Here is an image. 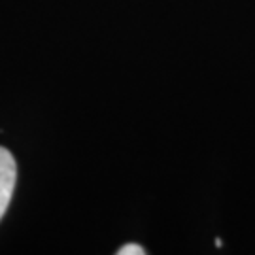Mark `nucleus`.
Returning <instances> with one entry per match:
<instances>
[{
  "label": "nucleus",
  "mask_w": 255,
  "mask_h": 255,
  "mask_svg": "<svg viewBox=\"0 0 255 255\" xmlns=\"http://www.w3.org/2000/svg\"><path fill=\"white\" fill-rule=\"evenodd\" d=\"M17 182V164L13 155L0 146V219L8 210Z\"/></svg>",
  "instance_id": "nucleus-1"
},
{
  "label": "nucleus",
  "mask_w": 255,
  "mask_h": 255,
  "mask_svg": "<svg viewBox=\"0 0 255 255\" xmlns=\"http://www.w3.org/2000/svg\"><path fill=\"white\" fill-rule=\"evenodd\" d=\"M146 250L140 244H125L118 250V255H144Z\"/></svg>",
  "instance_id": "nucleus-2"
}]
</instances>
